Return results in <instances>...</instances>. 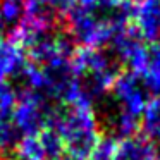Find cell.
<instances>
[{"label":"cell","mask_w":160,"mask_h":160,"mask_svg":"<svg viewBox=\"0 0 160 160\" xmlns=\"http://www.w3.org/2000/svg\"><path fill=\"white\" fill-rule=\"evenodd\" d=\"M47 128L59 132L64 143V155L71 160H88L102 139V129L93 107L64 105L48 115Z\"/></svg>","instance_id":"obj_1"},{"label":"cell","mask_w":160,"mask_h":160,"mask_svg":"<svg viewBox=\"0 0 160 160\" xmlns=\"http://www.w3.org/2000/svg\"><path fill=\"white\" fill-rule=\"evenodd\" d=\"M112 97L114 102L128 114H132L141 119L146 105L150 102V95L145 90L141 79L132 72H121L112 86Z\"/></svg>","instance_id":"obj_2"},{"label":"cell","mask_w":160,"mask_h":160,"mask_svg":"<svg viewBox=\"0 0 160 160\" xmlns=\"http://www.w3.org/2000/svg\"><path fill=\"white\" fill-rule=\"evenodd\" d=\"M132 26L143 42L155 43L160 36V0H141L134 4Z\"/></svg>","instance_id":"obj_3"},{"label":"cell","mask_w":160,"mask_h":160,"mask_svg":"<svg viewBox=\"0 0 160 160\" xmlns=\"http://www.w3.org/2000/svg\"><path fill=\"white\" fill-rule=\"evenodd\" d=\"M115 157L117 160H155L157 146L152 139L138 132L131 138L117 141Z\"/></svg>","instance_id":"obj_4"},{"label":"cell","mask_w":160,"mask_h":160,"mask_svg":"<svg viewBox=\"0 0 160 160\" xmlns=\"http://www.w3.org/2000/svg\"><path fill=\"white\" fill-rule=\"evenodd\" d=\"M26 62V52L11 40L0 42V79L21 76Z\"/></svg>","instance_id":"obj_5"},{"label":"cell","mask_w":160,"mask_h":160,"mask_svg":"<svg viewBox=\"0 0 160 160\" xmlns=\"http://www.w3.org/2000/svg\"><path fill=\"white\" fill-rule=\"evenodd\" d=\"M12 153L19 160H48L42 143H40L38 134L36 136H22Z\"/></svg>","instance_id":"obj_6"},{"label":"cell","mask_w":160,"mask_h":160,"mask_svg":"<svg viewBox=\"0 0 160 160\" xmlns=\"http://www.w3.org/2000/svg\"><path fill=\"white\" fill-rule=\"evenodd\" d=\"M38 138H40V143H42L48 160H55V158L64 157V143L57 131H53L50 128H45L38 134Z\"/></svg>","instance_id":"obj_7"},{"label":"cell","mask_w":160,"mask_h":160,"mask_svg":"<svg viewBox=\"0 0 160 160\" xmlns=\"http://www.w3.org/2000/svg\"><path fill=\"white\" fill-rule=\"evenodd\" d=\"M16 102H18V93L14 91V88L9 84L7 79H0V115L11 117Z\"/></svg>","instance_id":"obj_8"},{"label":"cell","mask_w":160,"mask_h":160,"mask_svg":"<svg viewBox=\"0 0 160 160\" xmlns=\"http://www.w3.org/2000/svg\"><path fill=\"white\" fill-rule=\"evenodd\" d=\"M115 152H117V141L108 136H102L100 143L88 157V160H117Z\"/></svg>","instance_id":"obj_9"},{"label":"cell","mask_w":160,"mask_h":160,"mask_svg":"<svg viewBox=\"0 0 160 160\" xmlns=\"http://www.w3.org/2000/svg\"><path fill=\"white\" fill-rule=\"evenodd\" d=\"M79 7L88 9V11H102V12H108V11H115L117 7H121L124 0H78Z\"/></svg>","instance_id":"obj_10"},{"label":"cell","mask_w":160,"mask_h":160,"mask_svg":"<svg viewBox=\"0 0 160 160\" xmlns=\"http://www.w3.org/2000/svg\"><path fill=\"white\" fill-rule=\"evenodd\" d=\"M155 160H160V145L157 146V157H155Z\"/></svg>","instance_id":"obj_11"},{"label":"cell","mask_w":160,"mask_h":160,"mask_svg":"<svg viewBox=\"0 0 160 160\" xmlns=\"http://www.w3.org/2000/svg\"><path fill=\"white\" fill-rule=\"evenodd\" d=\"M129 2H132V4H138V2H141V0H129Z\"/></svg>","instance_id":"obj_12"}]
</instances>
